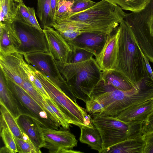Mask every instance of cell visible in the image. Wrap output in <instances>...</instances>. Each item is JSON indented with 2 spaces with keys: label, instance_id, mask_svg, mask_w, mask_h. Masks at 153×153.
Listing matches in <instances>:
<instances>
[{
  "label": "cell",
  "instance_id": "obj_1",
  "mask_svg": "<svg viewBox=\"0 0 153 153\" xmlns=\"http://www.w3.org/2000/svg\"><path fill=\"white\" fill-rule=\"evenodd\" d=\"M117 29V65L115 70L124 76L133 88H138L146 75L143 52L128 21L122 20Z\"/></svg>",
  "mask_w": 153,
  "mask_h": 153
},
{
  "label": "cell",
  "instance_id": "obj_2",
  "mask_svg": "<svg viewBox=\"0 0 153 153\" xmlns=\"http://www.w3.org/2000/svg\"><path fill=\"white\" fill-rule=\"evenodd\" d=\"M59 71L77 99L85 103L91 91L101 78L102 71L93 57L76 63L56 61Z\"/></svg>",
  "mask_w": 153,
  "mask_h": 153
},
{
  "label": "cell",
  "instance_id": "obj_3",
  "mask_svg": "<svg viewBox=\"0 0 153 153\" xmlns=\"http://www.w3.org/2000/svg\"><path fill=\"white\" fill-rule=\"evenodd\" d=\"M126 15L119 6L102 0L91 7L63 19L89 25L98 33L108 35L117 29Z\"/></svg>",
  "mask_w": 153,
  "mask_h": 153
},
{
  "label": "cell",
  "instance_id": "obj_4",
  "mask_svg": "<svg viewBox=\"0 0 153 153\" xmlns=\"http://www.w3.org/2000/svg\"><path fill=\"white\" fill-rule=\"evenodd\" d=\"M91 121L97 128L102 141L101 153L110 147L128 139L136 138L144 134L145 122L129 124L112 117L97 113L92 114Z\"/></svg>",
  "mask_w": 153,
  "mask_h": 153
},
{
  "label": "cell",
  "instance_id": "obj_5",
  "mask_svg": "<svg viewBox=\"0 0 153 153\" xmlns=\"http://www.w3.org/2000/svg\"><path fill=\"white\" fill-rule=\"evenodd\" d=\"M137 89L119 90L101 79L92 89L89 98L97 100L104 107L102 114L116 117L126 108L137 103L140 98Z\"/></svg>",
  "mask_w": 153,
  "mask_h": 153
},
{
  "label": "cell",
  "instance_id": "obj_6",
  "mask_svg": "<svg viewBox=\"0 0 153 153\" xmlns=\"http://www.w3.org/2000/svg\"><path fill=\"white\" fill-rule=\"evenodd\" d=\"M33 68L36 75L69 124L79 128L83 126L92 125L91 117L88 114L86 110L79 106L76 102L57 87L46 76Z\"/></svg>",
  "mask_w": 153,
  "mask_h": 153
},
{
  "label": "cell",
  "instance_id": "obj_7",
  "mask_svg": "<svg viewBox=\"0 0 153 153\" xmlns=\"http://www.w3.org/2000/svg\"><path fill=\"white\" fill-rule=\"evenodd\" d=\"M4 76L8 87L16 100L22 115L34 119L42 128L58 130L60 127L58 120L48 113L23 88L11 79Z\"/></svg>",
  "mask_w": 153,
  "mask_h": 153
},
{
  "label": "cell",
  "instance_id": "obj_8",
  "mask_svg": "<svg viewBox=\"0 0 153 153\" xmlns=\"http://www.w3.org/2000/svg\"><path fill=\"white\" fill-rule=\"evenodd\" d=\"M26 62L46 76L58 88L76 102V98L60 73L55 60L49 52H38L24 55Z\"/></svg>",
  "mask_w": 153,
  "mask_h": 153
},
{
  "label": "cell",
  "instance_id": "obj_9",
  "mask_svg": "<svg viewBox=\"0 0 153 153\" xmlns=\"http://www.w3.org/2000/svg\"><path fill=\"white\" fill-rule=\"evenodd\" d=\"M13 24L21 42L17 52L24 55L35 52H49L43 32L17 20H15Z\"/></svg>",
  "mask_w": 153,
  "mask_h": 153
},
{
  "label": "cell",
  "instance_id": "obj_10",
  "mask_svg": "<svg viewBox=\"0 0 153 153\" xmlns=\"http://www.w3.org/2000/svg\"><path fill=\"white\" fill-rule=\"evenodd\" d=\"M45 145L43 148L48 152L64 153L66 150H72L77 145L76 137L67 129L58 130L42 128Z\"/></svg>",
  "mask_w": 153,
  "mask_h": 153
},
{
  "label": "cell",
  "instance_id": "obj_11",
  "mask_svg": "<svg viewBox=\"0 0 153 153\" xmlns=\"http://www.w3.org/2000/svg\"><path fill=\"white\" fill-rule=\"evenodd\" d=\"M42 29L46 39L49 52L56 61L63 64L67 63L72 51L70 46L54 28L44 26Z\"/></svg>",
  "mask_w": 153,
  "mask_h": 153
},
{
  "label": "cell",
  "instance_id": "obj_12",
  "mask_svg": "<svg viewBox=\"0 0 153 153\" xmlns=\"http://www.w3.org/2000/svg\"><path fill=\"white\" fill-rule=\"evenodd\" d=\"M24 55L18 52L0 55V70L4 75L23 88V82L28 75L23 67Z\"/></svg>",
  "mask_w": 153,
  "mask_h": 153
},
{
  "label": "cell",
  "instance_id": "obj_13",
  "mask_svg": "<svg viewBox=\"0 0 153 153\" xmlns=\"http://www.w3.org/2000/svg\"><path fill=\"white\" fill-rule=\"evenodd\" d=\"M118 31L117 29L107 36L104 46L95 56V60L102 71L115 70L117 65Z\"/></svg>",
  "mask_w": 153,
  "mask_h": 153
},
{
  "label": "cell",
  "instance_id": "obj_14",
  "mask_svg": "<svg viewBox=\"0 0 153 153\" xmlns=\"http://www.w3.org/2000/svg\"><path fill=\"white\" fill-rule=\"evenodd\" d=\"M108 35L94 33H85L68 42L72 50H84L93 53L95 56L101 51Z\"/></svg>",
  "mask_w": 153,
  "mask_h": 153
},
{
  "label": "cell",
  "instance_id": "obj_15",
  "mask_svg": "<svg viewBox=\"0 0 153 153\" xmlns=\"http://www.w3.org/2000/svg\"><path fill=\"white\" fill-rule=\"evenodd\" d=\"M153 109V99L132 105L116 117L118 119L129 124L143 123Z\"/></svg>",
  "mask_w": 153,
  "mask_h": 153
},
{
  "label": "cell",
  "instance_id": "obj_16",
  "mask_svg": "<svg viewBox=\"0 0 153 153\" xmlns=\"http://www.w3.org/2000/svg\"><path fill=\"white\" fill-rule=\"evenodd\" d=\"M22 132L26 134L36 149L42 152L40 149L45 145L42 128L33 118L22 114L17 119Z\"/></svg>",
  "mask_w": 153,
  "mask_h": 153
},
{
  "label": "cell",
  "instance_id": "obj_17",
  "mask_svg": "<svg viewBox=\"0 0 153 153\" xmlns=\"http://www.w3.org/2000/svg\"><path fill=\"white\" fill-rule=\"evenodd\" d=\"M21 44L13 22L0 23V55L17 52Z\"/></svg>",
  "mask_w": 153,
  "mask_h": 153
},
{
  "label": "cell",
  "instance_id": "obj_18",
  "mask_svg": "<svg viewBox=\"0 0 153 153\" xmlns=\"http://www.w3.org/2000/svg\"><path fill=\"white\" fill-rule=\"evenodd\" d=\"M143 136L118 143L108 148L103 153H143L146 143Z\"/></svg>",
  "mask_w": 153,
  "mask_h": 153
},
{
  "label": "cell",
  "instance_id": "obj_19",
  "mask_svg": "<svg viewBox=\"0 0 153 153\" xmlns=\"http://www.w3.org/2000/svg\"><path fill=\"white\" fill-rule=\"evenodd\" d=\"M0 102L5 105L16 120L22 115L16 100L8 87L4 76L1 70Z\"/></svg>",
  "mask_w": 153,
  "mask_h": 153
},
{
  "label": "cell",
  "instance_id": "obj_20",
  "mask_svg": "<svg viewBox=\"0 0 153 153\" xmlns=\"http://www.w3.org/2000/svg\"><path fill=\"white\" fill-rule=\"evenodd\" d=\"M80 128L81 132L79 141L82 143L88 144L92 149L101 153L102 141L97 128L93 124L90 126H83Z\"/></svg>",
  "mask_w": 153,
  "mask_h": 153
},
{
  "label": "cell",
  "instance_id": "obj_21",
  "mask_svg": "<svg viewBox=\"0 0 153 153\" xmlns=\"http://www.w3.org/2000/svg\"><path fill=\"white\" fill-rule=\"evenodd\" d=\"M101 79L105 84L123 91H127L133 87L120 73L116 70L102 71Z\"/></svg>",
  "mask_w": 153,
  "mask_h": 153
},
{
  "label": "cell",
  "instance_id": "obj_22",
  "mask_svg": "<svg viewBox=\"0 0 153 153\" xmlns=\"http://www.w3.org/2000/svg\"><path fill=\"white\" fill-rule=\"evenodd\" d=\"M0 104V123L4 124L9 129L14 137L23 138L26 135L19 127L17 120L2 103Z\"/></svg>",
  "mask_w": 153,
  "mask_h": 153
},
{
  "label": "cell",
  "instance_id": "obj_23",
  "mask_svg": "<svg viewBox=\"0 0 153 153\" xmlns=\"http://www.w3.org/2000/svg\"><path fill=\"white\" fill-rule=\"evenodd\" d=\"M23 88L48 113L58 120L45 99L34 88L28 76L23 81Z\"/></svg>",
  "mask_w": 153,
  "mask_h": 153
},
{
  "label": "cell",
  "instance_id": "obj_24",
  "mask_svg": "<svg viewBox=\"0 0 153 153\" xmlns=\"http://www.w3.org/2000/svg\"><path fill=\"white\" fill-rule=\"evenodd\" d=\"M37 15L43 26L52 27L55 22L51 0H37Z\"/></svg>",
  "mask_w": 153,
  "mask_h": 153
},
{
  "label": "cell",
  "instance_id": "obj_25",
  "mask_svg": "<svg viewBox=\"0 0 153 153\" xmlns=\"http://www.w3.org/2000/svg\"><path fill=\"white\" fill-rule=\"evenodd\" d=\"M14 0H2L0 3V23H12L15 20L17 7Z\"/></svg>",
  "mask_w": 153,
  "mask_h": 153
},
{
  "label": "cell",
  "instance_id": "obj_26",
  "mask_svg": "<svg viewBox=\"0 0 153 153\" xmlns=\"http://www.w3.org/2000/svg\"><path fill=\"white\" fill-rule=\"evenodd\" d=\"M120 7L122 9L138 13L144 9L150 0H105Z\"/></svg>",
  "mask_w": 153,
  "mask_h": 153
},
{
  "label": "cell",
  "instance_id": "obj_27",
  "mask_svg": "<svg viewBox=\"0 0 153 153\" xmlns=\"http://www.w3.org/2000/svg\"><path fill=\"white\" fill-rule=\"evenodd\" d=\"M1 136L5 146L10 153L18 152L14 137L8 128L3 123H0Z\"/></svg>",
  "mask_w": 153,
  "mask_h": 153
},
{
  "label": "cell",
  "instance_id": "obj_28",
  "mask_svg": "<svg viewBox=\"0 0 153 153\" xmlns=\"http://www.w3.org/2000/svg\"><path fill=\"white\" fill-rule=\"evenodd\" d=\"M143 37L146 43L153 48V4L149 11L146 23L143 24Z\"/></svg>",
  "mask_w": 153,
  "mask_h": 153
},
{
  "label": "cell",
  "instance_id": "obj_29",
  "mask_svg": "<svg viewBox=\"0 0 153 153\" xmlns=\"http://www.w3.org/2000/svg\"><path fill=\"white\" fill-rule=\"evenodd\" d=\"M18 152L20 153H40L26 136L23 138L14 137Z\"/></svg>",
  "mask_w": 153,
  "mask_h": 153
},
{
  "label": "cell",
  "instance_id": "obj_30",
  "mask_svg": "<svg viewBox=\"0 0 153 153\" xmlns=\"http://www.w3.org/2000/svg\"><path fill=\"white\" fill-rule=\"evenodd\" d=\"M73 0L74 2L72 7L67 16L64 19L74 14L85 10L92 7L96 3L91 0Z\"/></svg>",
  "mask_w": 153,
  "mask_h": 153
},
{
  "label": "cell",
  "instance_id": "obj_31",
  "mask_svg": "<svg viewBox=\"0 0 153 153\" xmlns=\"http://www.w3.org/2000/svg\"><path fill=\"white\" fill-rule=\"evenodd\" d=\"M73 0H60L54 16L55 22L64 19L72 7Z\"/></svg>",
  "mask_w": 153,
  "mask_h": 153
},
{
  "label": "cell",
  "instance_id": "obj_32",
  "mask_svg": "<svg viewBox=\"0 0 153 153\" xmlns=\"http://www.w3.org/2000/svg\"><path fill=\"white\" fill-rule=\"evenodd\" d=\"M72 50L67 63H76L83 62L94 56L92 53L84 50L75 48Z\"/></svg>",
  "mask_w": 153,
  "mask_h": 153
},
{
  "label": "cell",
  "instance_id": "obj_33",
  "mask_svg": "<svg viewBox=\"0 0 153 153\" xmlns=\"http://www.w3.org/2000/svg\"><path fill=\"white\" fill-rule=\"evenodd\" d=\"M17 11L15 20L21 21L30 25V13L28 7L26 6L23 2L16 3Z\"/></svg>",
  "mask_w": 153,
  "mask_h": 153
},
{
  "label": "cell",
  "instance_id": "obj_34",
  "mask_svg": "<svg viewBox=\"0 0 153 153\" xmlns=\"http://www.w3.org/2000/svg\"><path fill=\"white\" fill-rule=\"evenodd\" d=\"M46 102L50 106L58 119L59 121L61 126L65 129L69 128L70 124L69 123L66 117L56 104L51 98L45 99Z\"/></svg>",
  "mask_w": 153,
  "mask_h": 153
},
{
  "label": "cell",
  "instance_id": "obj_35",
  "mask_svg": "<svg viewBox=\"0 0 153 153\" xmlns=\"http://www.w3.org/2000/svg\"><path fill=\"white\" fill-rule=\"evenodd\" d=\"M85 103L86 111L91 115L97 113H102L104 110L102 104L93 97H90Z\"/></svg>",
  "mask_w": 153,
  "mask_h": 153
},
{
  "label": "cell",
  "instance_id": "obj_36",
  "mask_svg": "<svg viewBox=\"0 0 153 153\" xmlns=\"http://www.w3.org/2000/svg\"><path fill=\"white\" fill-rule=\"evenodd\" d=\"M143 137L146 143L143 153H153V131L145 134Z\"/></svg>",
  "mask_w": 153,
  "mask_h": 153
},
{
  "label": "cell",
  "instance_id": "obj_37",
  "mask_svg": "<svg viewBox=\"0 0 153 153\" xmlns=\"http://www.w3.org/2000/svg\"><path fill=\"white\" fill-rule=\"evenodd\" d=\"M28 8L30 13L29 20L30 25L36 28L40 31L43 32V29L37 20L34 8L28 7Z\"/></svg>",
  "mask_w": 153,
  "mask_h": 153
},
{
  "label": "cell",
  "instance_id": "obj_38",
  "mask_svg": "<svg viewBox=\"0 0 153 153\" xmlns=\"http://www.w3.org/2000/svg\"><path fill=\"white\" fill-rule=\"evenodd\" d=\"M144 131V134L153 131V109L145 123Z\"/></svg>",
  "mask_w": 153,
  "mask_h": 153
},
{
  "label": "cell",
  "instance_id": "obj_39",
  "mask_svg": "<svg viewBox=\"0 0 153 153\" xmlns=\"http://www.w3.org/2000/svg\"><path fill=\"white\" fill-rule=\"evenodd\" d=\"M143 55L145 60L146 70V74L153 81V72L149 64V60L147 57L143 53Z\"/></svg>",
  "mask_w": 153,
  "mask_h": 153
},
{
  "label": "cell",
  "instance_id": "obj_40",
  "mask_svg": "<svg viewBox=\"0 0 153 153\" xmlns=\"http://www.w3.org/2000/svg\"><path fill=\"white\" fill-rule=\"evenodd\" d=\"M59 1L60 0H51V10L54 18Z\"/></svg>",
  "mask_w": 153,
  "mask_h": 153
},
{
  "label": "cell",
  "instance_id": "obj_41",
  "mask_svg": "<svg viewBox=\"0 0 153 153\" xmlns=\"http://www.w3.org/2000/svg\"><path fill=\"white\" fill-rule=\"evenodd\" d=\"M2 152L10 153V152L7 148H6L5 146H4V147H2L1 149L0 153Z\"/></svg>",
  "mask_w": 153,
  "mask_h": 153
},
{
  "label": "cell",
  "instance_id": "obj_42",
  "mask_svg": "<svg viewBox=\"0 0 153 153\" xmlns=\"http://www.w3.org/2000/svg\"><path fill=\"white\" fill-rule=\"evenodd\" d=\"M14 1L16 3H20L23 2L22 0H14Z\"/></svg>",
  "mask_w": 153,
  "mask_h": 153
},
{
  "label": "cell",
  "instance_id": "obj_43",
  "mask_svg": "<svg viewBox=\"0 0 153 153\" xmlns=\"http://www.w3.org/2000/svg\"><path fill=\"white\" fill-rule=\"evenodd\" d=\"M2 0H0V3L2 1Z\"/></svg>",
  "mask_w": 153,
  "mask_h": 153
},
{
  "label": "cell",
  "instance_id": "obj_44",
  "mask_svg": "<svg viewBox=\"0 0 153 153\" xmlns=\"http://www.w3.org/2000/svg\"></svg>",
  "mask_w": 153,
  "mask_h": 153
}]
</instances>
